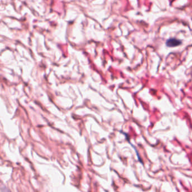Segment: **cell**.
<instances>
[{
	"mask_svg": "<svg viewBox=\"0 0 192 192\" xmlns=\"http://www.w3.org/2000/svg\"><path fill=\"white\" fill-rule=\"evenodd\" d=\"M181 41L178 39L175 38H170L167 40L166 44L167 46L170 47H176L177 46H179L180 44H181Z\"/></svg>",
	"mask_w": 192,
	"mask_h": 192,
	"instance_id": "6da1fadb",
	"label": "cell"
}]
</instances>
